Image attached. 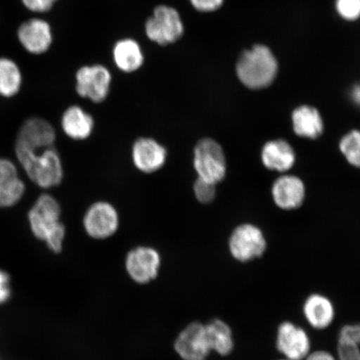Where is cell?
<instances>
[{
  "label": "cell",
  "mask_w": 360,
  "mask_h": 360,
  "mask_svg": "<svg viewBox=\"0 0 360 360\" xmlns=\"http://www.w3.org/2000/svg\"><path fill=\"white\" fill-rule=\"evenodd\" d=\"M193 165L199 178L211 184L221 181L226 173L222 148L213 139H205L198 143Z\"/></svg>",
  "instance_id": "obj_6"
},
{
  "label": "cell",
  "mask_w": 360,
  "mask_h": 360,
  "mask_svg": "<svg viewBox=\"0 0 360 360\" xmlns=\"http://www.w3.org/2000/svg\"><path fill=\"white\" fill-rule=\"evenodd\" d=\"M351 96H352L354 102L360 106V84L354 87L351 92Z\"/></svg>",
  "instance_id": "obj_32"
},
{
  "label": "cell",
  "mask_w": 360,
  "mask_h": 360,
  "mask_svg": "<svg viewBox=\"0 0 360 360\" xmlns=\"http://www.w3.org/2000/svg\"><path fill=\"white\" fill-rule=\"evenodd\" d=\"M237 75L245 86L262 89L269 86L276 78L278 64L270 49L264 45H256L245 51L238 60Z\"/></svg>",
  "instance_id": "obj_3"
},
{
  "label": "cell",
  "mask_w": 360,
  "mask_h": 360,
  "mask_svg": "<svg viewBox=\"0 0 360 360\" xmlns=\"http://www.w3.org/2000/svg\"><path fill=\"white\" fill-rule=\"evenodd\" d=\"M64 132L75 141L87 139L92 133L94 120L79 106H70L64 112L61 118Z\"/></svg>",
  "instance_id": "obj_19"
},
{
  "label": "cell",
  "mask_w": 360,
  "mask_h": 360,
  "mask_svg": "<svg viewBox=\"0 0 360 360\" xmlns=\"http://www.w3.org/2000/svg\"><path fill=\"white\" fill-rule=\"evenodd\" d=\"M303 314L306 321L315 330H322L330 327L335 321L334 304L328 297L313 294L305 300Z\"/></svg>",
  "instance_id": "obj_16"
},
{
  "label": "cell",
  "mask_w": 360,
  "mask_h": 360,
  "mask_svg": "<svg viewBox=\"0 0 360 360\" xmlns=\"http://www.w3.org/2000/svg\"><path fill=\"white\" fill-rule=\"evenodd\" d=\"M304 360H338L334 355L326 350L314 351L309 353Z\"/></svg>",
  "instance_id": "obj_31"
},
{
  "label": "cell",
  "mask_w": 360,
  "mask_h": 360,
  "mask_svg": "<svg viewBox=\"0 0 360 360\" xmlns=\"http://www.w3.org/2000/svg\"><path fill=\"white\" fill-rule=\"evenodd\" d=\"M262 160L268 169L283 172L294 165L295 152L285 141H270L264 147Z\"/></svg>",
  "instance_id": "obj_22"
},
{
  "label": "cell",
  "mask_w": 360,
  "mask_h": 360,
  "mask_svg": "<svg viewBox=\"0 0 360 360\" xmlns=\"http://www.w3.org/2000/svg\"><path fill=\"white\" fill-rule=\"evenodd\" d=\"M15 39L27 55L39 57L51 51L55 34L51 22L44 16L30 15L18 25Z\"/></svg>",
  "instance_id": "obj_4"
},
{
  "label": "cell",
  "mask_w": 360,
  "mask_h": 360,
  "mask_svg": "<svg viewBox=\"0 0 360 360\" xmlns=\"http://www.w3.org/2000/svg\"><path fill=\"white\" fill-rule=\"evenodd\" d=\"M24 83L20 63L11 56H0V97L8 100L19 96Z\"/></svg>",
  "instance_id": "obj_17"
},
{
  "label": "cell",
  "mask_w": 360,
  "mask_h": 360,
  "mask_svg": "<svg viewBox=\"0 0 360 360\" xmlns=\"http://www.w3.org/2000/svg\"><path fill=\"white\" fill-rule=\"evenodd\" d=\"M276 348L285 359L304 360L310 353L311 341L303 328L286 321L278 328Z\"/></svg>",
  "instance_id": "obj_10"
},
{
  "label": "cell",
  "mask_w": 360,
  "mask_h": 360,
  "mask_svg": "<svg viewBox=\"0 0 360 360\" xmlns=\"http://www.w3.org/2000/svg\"><path fill=\"white\" fill-rule=\"evenodd\" d=\"M273 196L276 205L282 209L298 208L304 200V184L295 176L281 177L274 184Z\"/></svg>",
  "instance_id": "obj_18"
},
{
  "label": "cell",
  "mask_w": 360,
  "mask_h": 360,
  "mask_svg": "<svg viewBox=\"0 0 360 360\" xmlns=\"http://www.w3.org/2000/svg\"><path fill=\"white\" fill-rule=\"evenodd\" d=\"M175 352L183 360H206L211 351L205 323L191 322L180 331L174 344Z\"/></svg>",
  "instance_id": "obj_8"
},
{
  "label": "cell",
  "mask_w": 360,
  "mask_h": 360,
  "mask_svg": "<svg viewBox=\"0 0 360 360\" xmlns=\"http://www.w3.org/2000/svg\"><path fill=\"white\" fill-rule=\"evenodd\" d=\"M161 258L159 252L150 247H138L126 257L125 268L129 276L139 285H147L159 276Z\"/></svg>",
  "instance_id": "obj_9"
},
{
  "label": "cell",
  "mask_w": 360,
  "mask_h": 360,
  "mask_svg": "<svg viewBox=\"0 0 360 360\" xmlns=\"http://www.w3.org/2000/svg\"><path fill=\"white\" fill-rule=\"evenodd\" d=\"M211 351L220 356H228L235 348V339L231 326L222 319H214L205 323Z\"/></svg>",
  "instance_id": "obj_20"
},
{
  "label": "cell",
  "mask_w": 360,
  "mask_h": 360,
  "mask_svg": "<svg viewBox=\"0 0 360 360\" xmlns=\"http://www.w3.org/2000/svg\"><path fill=\"white\" fill-rule=\"evenodd\" d=\"M114 60L117 67L125 73H132L141 69L143 65V55L141 45L134 39L120 40L115 45Z\"/></svg>",
  "instance_id": "obj_21"
},
{
  "label": "cell",
  "mask_w": 360,
  "mask_h": 360,
  "mask_svg": "<svg viewBox=\"0 0 360 360\" xmlns=\"http://www.w3.org/2000/svg\"><path fill=\"white\" fill-rule=\"evenodd\" d=\"M193 8L200 12H212L221 7L224 0H190Z\"/></svg>",
  "instance_id": "obj_29"
},
{
  "label": "cell",
  "mask_w": 360,
  "mask_h": 360,
  "mask_svg": "<svg viewBox=\"0 0 360 360\" xmlns=\"http://www.w3.org/2000/svg\"><path fill=\"white\" fill-rule=\"evenodd\" d=\"M26 191L19 169L7 158L0 157V208H10L18 204Z\"/></svg>",
  "instance_id": "obj_14"
},
{
  "label": "cell",
  "mask_w": 360,
  "mask_h": 360,
  "mask_svg": "<svg viewBox=\"0 0 360 360\" xmlns=\"http://www.w3.org/2000/svg\"><path fill=\"white\" fill-rule=\"evenodd\" d=\"M11 295V278L6 272L0 269V305L7 302Z\"/></svg>",
  "instance_id": "obj_30"
},
{
  "label": "cell",
  "mask_w": 360,
  "mask_h": 360,
  "mask_svg": "<svg viewBox=\"0 0 360 360\" xmlns=\"http://www.w3.org/2000/svg\"><path fill=\"white\" fill-rule=\"evenodd\" d=\"M166 156L165 148L154 139H139L133 148L134 163L142 172L153 173L160 169L165 163Z\"/></svg>",
  "instance_id": "obj_15"
},
{
  "label": "cell",
  "mask_w": 360,
  "mask_h": 360,
  "mask_svg": "<svg viewBox=\"0 0 360 360\" xmlns=\"http://www.w3.org/2000/svg\"><path fill=\"white\" fill-rule=\"evenodd\" d=\"M266 249L262 233L253 225L238 227L229 240V250L233 257L241 262H248L260 257Z\"/></svg>",
  "instance_id": "obj_11"
},
{
  "label": "cell",
  "mask_w": 360,
  "mask_h": 360,
  "mask_svg": "<svg viewBox=\"0 0 360 360\" xmlns=\"http://www.w3.org/2000/svg\"><path fill=\"white\" fill-rule=\"evenodd\" d=\"M84 225L88 235L98 240L114 235L119 226L116 210L105 202L94 204L84 216Z\"/></svg>",
  "instance_id": "obj_12"
},
{
  "label": "cell",
  "mask_w": 360,
  "mask_h": 360,
  "mask_svg": "<svg viewBox=\"0 0 360 360\" xmlns=\"http://www.w3.org/2000/svg\"><path fill=\"white\" fill-rule=\"evenodd\" d=\"M56 138L55 129L48 120L30 117L22 124L17 134L15 148H47L53 146Z\"/></svg>",
  "instance_id": "obj_13"
},
{
  "label": "cell",
  "mask_w": 360,
  "mask_h": 360,
  "mask_svg": "<svg viewBox=\"0 0 360 360\" xmlns=\"http://www.w3.org/2000/svg\"><path fill=\"white\" fill-rule=\"evenodd\" d=\"M295 131L300 136L316 139L322 134L323 122L316 109L301 106L292 112Z\"/></svg>",
  "instance_id": "obj_23"
},
{
  "label": "cell",
  "mask_w": 360,
  "mask_h": 360,
  "mask_svg": "<svg viewBox=\"0 0 360 360\" xmlns=\"http://www.w3.org/2000/svg\"><path fill=\"white\" fill-rule=\"evenodd\" d=\"M336 8L345 20H356L360 17V0H337Z\"/></svg>",
  "instance_id": "obj_27"
},
{
  "label": "cell",
  "mask_w": 360,
  "mask_h": 360,
  "mask_svg": "<svg viewBox=\"0 0 360 360\" xmlns=\"http://www.w3.org/2000/svg\"><path fill=\"white\" fill-rule=\"evenodd\" d=\"M195 196L201 202L208 204L214 199L215 195V184L205 181L201 179H198L195 184Z\"/></svg>",
  "instance_id": "obj_28"
},
{
  "label": "cell",
  "mask_w": 360,
  "mask_h": 360,
  "mask_svg": "<svg viewBox=\"0 0 360 360\" xmlns=\"http://www.w3.org/2000/svg\"><path fill=\"white\" fill-rule=\"evenodd\" d=\"M76 92L79 96L87 98L94 103L105 100L110 92L111 74L101 65L81 67L76 72Z\"/></svg>",
  "instance_id": "obj_7"
},
{
  "label": "cell",
  "mask_w": 360,
  "mask_h": 360,
  "mask_svg": "<svg viewBox=\"0 0 360 360\" xmlns=\"http://www.w3.org/2000/svg\"><path fill=\"white\" fill-rule=\"evenodd\" d=\"M340 150L349 163L360 168V131L354 130L342 139Z\"/></svg>",
  "instance_id": "obj_25"
},
{
  "label": "cell",
  "mask_w": 360,
  "mask_h": 360,
  "mask_svg": "<svg viewBox=\"0 0 360 360\" xmlns=\"http://www.w3.org/2000/svg\"><path fill=\"white\" fill-rule=\"evenodd\" d=\"M61 208L58 201L48 193L36 200L28 213L31 232L44 241L53 253H60L65 237V228L60 222Z\"/></svg>",
  "instance_id": "obj_1"
},
{
  "label": "cell",
  "mask_w": 360,
  "mask_h": 360,
  "mask_svg": "<svg viewBox=\"0 0 360 360\" xmlns=\"http://www.w3.org/2000/svg\"><path fill=\"white\" fill-rule=\"evenodd\" d=\"M18 162L27 176L39 188L58 186L64 171L60 155L53 146L47 148H15Z\"/></svg>",
  "instance_id": "obj_2"
},
{
  "label": "cell",
  "mask_w": 360,
  "mask_h": 360,
  "mask_svg": "<svg viewBox=\"0 0 360 360\" xmlns=\"http://www.w3.org/2000/svg\"><path fill=\"white\" fill-rule=\"evenodd\" d=\"M338 360H360V323L341 328L337 340Z\"/></svg>",
  "instance_id": "obj_24"
},
{
  "label": "cell",
  "mask_w": 360,
  "mask_h": 360,
  "mask_svg": "<svg viewBox=\"0 0 360 360\" xmlns=\"http://www.w3.org/2000/svg\"><path fill=\"white\" fill-rule=\"evenodd\" d=\"M278 360H290V359H287L283 358L282 359H278Z\"/></svg>",
  "instance_id": "obj_33"
},
{
  "label": "cell",
  "mask_w": 360,
  "mask_h": 360,
  "mask_svg": "<svg viewBox=\"0 0 360 360\" xmlns=\"http://www.w3.org/2000/svg\"><path fill=\"white\" fill-rule=\"evenodd\" d=\"M21 6L30 15L44 16L53 11L58 0H19Z\"/></svg>",
  "instance_id": "obj_26"
},
{
  "label": "cell",
  "mask_w": 360,
  "mask_h": 360,
  "mask_svg": "<svg viewBox=\"0 0 360 360\" xmlns=\"http://www.w3.org/2000/svg\"><path fill=\"white\" fill-rule=\"evenodd\" d=\"M184 24L179 12L172 7L160 6L146 22L147 37L160 45L176 42L184 34Z\"/></svg>",
  "instance_id": "obj_5"
}]
</instances>
